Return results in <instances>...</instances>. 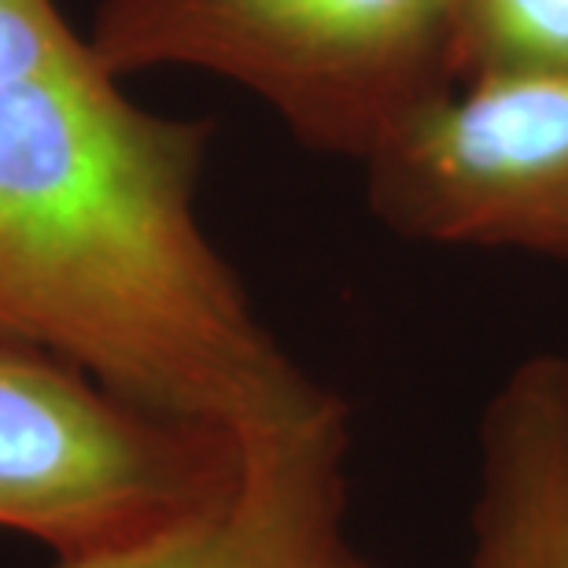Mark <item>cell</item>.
Masks as SVG:
<instances>
[{
    "label": "cell",
    "instance_id": "obj_1",
    "mask_svg": "<svg viewBox=\"0 0 568 568\" xmlns=\"http://www.w3.org/2000/svg\"><path fill=\"white\" fill-rule=\"evenodd\" d=\"M85 38L122 82L222 78L355 163L458 82V0H104Z\"/></svg>",
    "mask_w": 568,
    "mask_h": 568
},
{
    "label": "cell",
    "instance_id": "obj_2",
    "mask_svg": "<svg viewBox=\"0 0 568 568\" xmlns=\"http://www.w3.org/2000/svg\"><path fill=\"white\" fill-rule=\"evenodd\" d=\"M241 447L138 410L63 362L0 351V531L60 561L138 542L214 503Z\"/></svg>",
    "mask_w": 568,
    "mask_h": 568
},
{
    "label": "cell",
    "instance_id": "obj_3",
    "mask_svg": "<svg viewBox=\"0 0 568 568\" xmlns=\"http://www.w3.org/2000/svg\"><path fill=\"white\" fill-rule=\"evenodd\" d=\"M362 166L373 214L406 241L568 258V63L458 78Z\"/></svg>",
    "mask_w": 568,
    "mask_h": 568
},
{
    "label": "cell",
    "instance_id": "obj_4",
    "mask_svg": "<svg viewBox=\"0 0 568 568\" xmlns=\"http://www.w3.org/2000/svg\"><path fill=\"white\" fill-rule=\"evenodd\" d=\"M347 414L241 447L214 503L60 568H366L344 536Z\"/></svg>",
    "mask_w": 568,
    "mask_h": 568
},
{
    "label": "cell",
    "instance_id": "obj_5",
    "mask_svg": "<svg viewBox=\"0 0 568 568\" xmlns=\"http://www.w3.org/2000/svg\"><path fill=\"white\" fill-rule=\"evenodd\" d=\"M465 568H568V358L531 355L484 403Z\"/></svg>",
    "mask_w": 568,
    "mask_h": 568
},
{
    "label": "cell",
    "instance_id": "obj_6",
    "mask_svg": "<svg viewBox=\"0 0 568 568\" xmlns=\"http://www.w3.org/2000/svg\"><path fill=\"white\" fill-rule=\"evenodd\" d=\"M568 63V0H458V78Z\"/></svg>",
    "mask_w": 568,
    "mask_h": 568
}]
</instances>
